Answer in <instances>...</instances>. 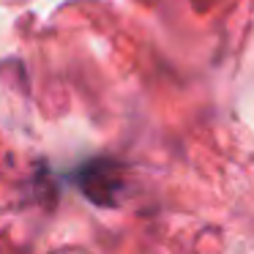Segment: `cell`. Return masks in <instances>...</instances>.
Segmentation results:
<instances>
[{
    "instance_id": "6da1fadb",
    "label": "cell",
    "mask_w": 254,
    "mask_h": 254,
    "mask_svg": "<svg viewBox=\"0 0 254 254\" xmlns=\"http://www.w3.org/2000/svg\"><path fill=\"white\" fill-rule=\"evenodd\" d=\"M77 186L96 205H115L118 189L123 186V181H121V172H118V167L112 161L96 159V161H88V164L79 167Z\"/></svg>"
}]
</instances>
